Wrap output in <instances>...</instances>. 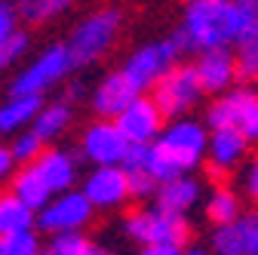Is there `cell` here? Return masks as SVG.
I'll list each match as a JSON object with an SVG mask.
<instances>
[{
    "label": "cell",
    "mask_w": 258,
    "mask_h": 255,
    "mask_svg": "<svg viewBox=\"0 0 258 255\" xmlns=\"http://www.w3.org/2000/svg\"><path fill=\"white\" fill-rule=\"evenodd\" d=\"M243 31L234 0H190L184 10L181 34L187 49H224Z\"/></svg>",
    "instance_id": "1"
},
{
    "label": "cell",
    "mask_w": 258,
    "mask_h": 255,
    "mask_svg": "<svg viewBox=\"0 0 258 255\" xmlns=\"http://www.w3.org/2000/svg\"><path fill=\"white\" fill-rule=\"evenodd\" d=\"M117 31H120V13H114V10H105V13H95V16L83 19L74 28L71 40L64 43V49L71 55V65H89L102 52H108V46L117 37Z\"/></svg>",
    "instance_id": "2"
},
{
    "label": "cell",
    "mask_w": 258,
    "mask_h": 255,
    "mask_svg": "<svg viewBox=\"0 0 258 255\" xmlns=\"http://www.w3.org/2000/svg\"><path fill=\"white\" fill-rule=\"evenodd\" d=\"M209 126L212 130H234L246 142L258 136V99L249 86L231 89L209 108Z\"/></svg>",
    "instance_id": "3"
},
{
    "label": "cell",
    "mask_w": 258,
    "mask_h": 255,
    "mask_svg": "<svg viewBox=\"0 0 258 255\" xmlns=\"http://www.w3.org/2000/svg\"><path fill=\"white\" fill-rule=\"evenodd\" d=\"M200 83L194 74V65H178L169 68L163 77L154 83V105L160 111V117H178L187 108H194L200 102Z\"/></svg>",
    "instance_id": "4"
},
{
    "label": "cell",
    "mask_w": 258,
    "mask_h": 255,
    "mask_svg": "<svg viewBox=\"0 0 258 255\" xmlns=\"http://www.w3.org/2000/svg\"><path fill=\"white\" fill-rule=\"evenodd\" d=\"M154 145L184 172V169H194V166H197L200 157L206 154V133H203V126L194 123V120H178V123H172Z\"/></svg>",
    "instance_id": "5"
},
{
    "label": "cell",
    "mask_w": 258,
    "mask_h": 255,
    "mask_svg": "<svg viewBox=\"0 0 258 255\" xmlns=\"http://www.w3.org/2000/svg\"><path fill=\"white\" fill-rule=\"evenodd\" d=\"M71 68L74 65H71L68 49H64V46H49L28 71H22L13 80V89L10 92H13V99H16V95H40L46 86H52L55 80H61Z\"/></svg>",
    "instance_id": "6"
},
{
    "label": "cell",
    "mask_w": 258,
    "mask_h": 255,
    "mask_svg": "<svg viewBox=\"0 0 258 255\" xmlns=\"http://www.w3.org/2000/svg\"><path fill=\"white\" fill-rule=\"evenodd\" d=\"M175 55H178V46H175L172 40L154 43V46H142L139 52L129 55L126 68H123V74H126V80H129V83H133V86L142 92L145 86L157 83L160 77H163V74L172 68Z\"/></svg>",
    "instance_id": "7"
},
{
    "label": "cell",
    "mask_w": 258,
    "mask_h": 255,
    "mask_svg": "<svg viewBox=\"0 0 258 255\" xmlns=\"http://www.w3.org/2000/svg\"><path fill=\"white\" fill-rule=\"evenodd\" d=\"M160 123H163V117H160L157 105L151 99H142V95H136V99L114 117V126L126 139V145H151L160 133Z\"/></svg>",
    "instance_id": "8"
},
{
    "label": "cell",
    "mask_w": 258,
    "mask_h": 255,
    "mask_svg": "<svg viewBox=\"0 0 258 255\" xmlns=\"http://www.w3.org/2000/svg\"><path fill=\"white\" fill-rule=\"evenodd\" d=\"M92 215V206L83 194H61L55 203H46L37 225L43 231H55V234H64V231H77L80 225H86Z\"/></svg>",
    "instance_id": "9"
},
{
    "label": "cell",
    "mask_w": 258,
    "mask_h": 255,
    "mask_svg": "<svg viewBox=\"0 0 258 255\" xmlns=\"http://www.w3.org/2000/svg\"><path fill=\"white\" fill-rule=\"evenodd\" d=\"M83 154L99 166H120L126 154V139L117 133L114 123H95L83 136Z\"/></svg>",
    "instance_id": "10"
},
{
    "label": "cell",
    "mask_w": 258,
    "mask_h": 255,
    "mask_svg": "<svg viewBox=\"0 0 258 255\" xmlns=\"http://www.w3.org/2000/svg\"><path fill=\"white\" fill-rule=\"evenodd\" d=\"M218 255H255L258 252V221L255 215H240L215 231Z\"/></svg>",
    "instance_id": "11"
},
{
    "label": "cell",
    "mask_w": 258,
    "mask_h": 255,
    "mask_svg": "<svg viewBox=\"0 0 258 255\" xmlns=\"http://www.w3.org/2000/svg\"><path fill=\"white\" fill-rule=\"evenodd\" d=\"M83 197L89 200V206H117L123 203L126 194V172L120 166H99L83 187Z\"/></svg>",
    "instance_id": "12"
},
{
    "label": "cell",
    "mask_w": 258,
    "mask_h": 255,
    "mask_svg": "<svg viewBox=\"0 0 258 255\" xmlns=\"http://www.w3.org/2000/svg\"><path fill=\"white\" fill-rule=\"evenodd\" d=\"M197 83L203 92H221L234 80V55L228 49H206L203 58L194 65Z\"/></svg>",
    "instance_id": "13"
},
{
    "label": "cell",
    "mask_w": 258,
    "mask_h": 255,
    "mask_svg": "<svg viewBox=\"0 0 258 255\" xmlns=\"http://www.w3.org/2000/svg\"><path fill=\"white\" fill-rule=\"evenodd\" d=\"M246 148H249V142H246L240 133H234V130H215L212 139H206V151H209V157H212L209 175H212V178H221V175L246 154Z\"/></svg>",
    "instance_id": "14"
},
{
    "label": "cell",
    "mask_w": 258,
    "mask_h": 255,
    "mask_svg": "<svg viewBox=\"0 0 258 255\" xmlns=\"http://www.w3.org/2000/svg\"><path fill=\"white\" fill-rule=\"evenodd\" d=\"M139 95V89L126 80V74L120 71V74H111V77H105L102 80V86L95 89V111H99L102 117H117L129 102H133Z\"/></svg>",
    "instance_id": "15"
},
{
    "label": "cell",
    "mask_w": 258,
    "mask_h": 255,
    "mask_svg": "<svg viewBox=\"0 0 258 255\" xmlns=\"http://www.w3.org/2000/svg\"><path fill=\"white\" fill-rule=\"evenodd\" d=\"M34 169L43 178V184L49 187V194H55V190H68L74 175H77L74 160L68 154H61V151H43L34 160Z\"/></svg>",
    "instance_id": "16"
},
{
    "label": "cell",
    "mask_w": 258,
    "mask_h": 255,
    "mask_svg": "<svg viewBox=\"0 0 258 255\" xmlns=\"http://www.w3.org/2000/svg\"><path fill=\"white\" fill-rule=\"evenodd\" d=\"M200 197V184L194 178H172L166 184H160V194H157V212H169V215H184Z\"/></svg>",
    "instance_id": "17"
},
{
    "label": "cell",
    "mask_w": 258,
    "mask_h": 255,
    "mask_svg": "<svg viewBox=\"0 0 258 255\" xmlns=\"http://www.w3.org/2000/svg\"><path fill=\"white\" fill-rule=\"evenodd\" d=\"M190 228L181 215H169V212H151L148 221V243L151 246H169L178 249L181 243H187Z\"/></svg>",
    "instance_id": "18"
},
{
    "label": "cell",
    "mask_w": 258,
    "mask_h": 255,
    "mask_svg": "<svg viewBox=\"0 0 258 255\" xmlns=\"http://www.w3.org/2000/svg\"><path fill=\"white\" fill-rule=\"evenodd\" d=\"M13 197H16L22 206H28L31 212H34V209H43L52 194H49V187L43 184V178L37 175V169H34V166H25V169L16 175V181H13Z\"/></svg>",
    "instance_id": "19"
},
{
    "label": "cell",
    "mask_w": 258,
    "mask_h": 255,
    "mask_svg": "<svg viewBox=\"0 0 258 255\" xmlns=\"http://www.w3.org/2000/svg\"><path fill=\"white\" fill-rule=\"evenodd\" d=\"M40 95H16L0 108V133H13L22 130L25 123L34 120V114L40 111Z\"/></svg>",
    "instance_id": "20"
},
{
    "label": "cell",
    "mask_w": 258,
    "mask_h": 255,
    "mask_svg": "<svg viewBox=\"0 0 258 255\" xmlns=\"http://www.w3.org/2000/svg\"><path fill=\"white\" fill-rule=\"evenodd\" d=\"M31 225H34V212L28 206H22L13 194L0 197V237L16 231H31Z\"/></svg>",
    "instance_id": "21"
},
{
    "label": "cell",
    "mask_w": 258,
    "mask_h": 255,
    "mask_svg": "<svg viewBox=\"0 0 258 255\" xmlns=\"http://www.w3.org/2000/svg\"><path fill=\"white\" fill-rule=\"evenodd\" d=\"M68 120H71V111H68V105H46V108H40L37 114H34V136L37 139H52V136H58L64 126H68Z\"/></svg>",
    "instance_id": "22"
},
{
    "label": "cell",
    "mask_w": 258,
    "mask_h": 255,
    "mask_svg": "<svg viewBox=\"0 0 258 255\" xmlns=\"http://www.w3.org/2000/svg\"><path fill=\"white\" fill-rule=\"evenodd\" d=\"M206 215L215 221V225H228V221L240 218V197L228 187H218L215 194L209 197V206H206Z\"/></svg>",
    "instance_id": "23"
},
{
    "label": "cell",
    "mask_w": 258,
    "mask_h": 255,
    "mask_svg": "<svg viewBox=\"0 0 258 255\" xmlns=\"http://www.w3.org/2000/svg\"><path fill=\"white\" fill-rule=\"evenodd\" d=\"M71 7V0H19L16 13H22L25 22H46Z\"/></svg>",
    "instance_id": "24"
},
{
    "label": "cell",
    "mask_w": 258,
    "mask_h": 255,
    "mask_svg": "<svg viewBox=\"0 0 258 255\" xmlns=\"http://www.w3.org/2000/svg\"><path fill=\"white\" fill-rule=\"evenodd\" d=\"M0 255H37L34 231H16L0 237Z\"/></svg>",
    "instance_id": "25"
},
{
    "label": "cell",
    "mask_w": 258,
    "mask_h": 255,
    "mask_svg": "<svg viewBox=\"0 0 258 255\" xmlns=\"http://www.w3.org/2000/svg\"><path fill=\"white\" fill-rule=\"evenodd\" d=\"M10 154H13V160H19V163H31V160H37V157L43 154V139H37L34 133H22Z\"/></svg>",
    "instance_id": "26"
},
{
    "label": "cell",
    "mask_w": 258,
    "mask_h": 255,
    "mask_svg": "<svg viewBox=\"0 0 258 255\" xmlns=\"http://www.w3.org/2000/svg\"><path fill=\"white\" fill-rule=\"evenodd\" d=\"M52 252H55V255H89V252H92V246H89V243H86V237H80L77 231H64V234H58V237H55Z\"/></svg>",
    "instance_id": "27"
},
{
    "label": "cell",
    "mask_w": 258,
    "mask_h": 255,
    "mask_svg": "<svg viewBox=\"0 0 258 255\" xmlns=\"http://www.w3.org/2000/svg\"><path fill=\"white\" fill-rule=\"evenodd\" d=\"M25 49H28V37L25 34H10L4 43H0V71H7L13 61H19L22 55H25Z\"/></svg>",
    "instance_id": "28"
},
{
    "label": "cell",
    "mask_w": 258,
    "mask_h": 255,
    "mask_svg": "<svg viewBox=\"0 0 258 255\" xmlns=\"http://www.w3.org/2000/svg\"><path fill=\"white\" fill-rule=\"evenodd\" d=\"M157 190V181L145 172V169H136V172H126V194L129 197H139V200H145V197H151Z\"/></svg>",
    "instance_id": "29"
},
{
    "label": "cell",
    "mask_w": 258,
    "mask_h": 255,
    "mask_svg": "<svg viewBox=\"0 0 258 255\" xmlns=\"http://www.w3.org/2000/svg\"><path fill=\"white\" fill-rule=\"evenodd\" d=\"M148 221H151V212H133L126 218V234L139 243H148Z\"/></svg>",
    "instance_id": "30"
},
{
    "label": "cell",
    "mask_w": 258,
    "mask_h": 255,
    "mask_svg": "<svg viewBox=\"0 0 258 255\" xmlns=\"http://www.w3.org/2000/svg\"><path fill=\"white\" fill-rule=\"evenodd\" d=\"M16 22H19V13L13 4H4L0 0V43H4L10 34H16Z\"/></svg>",
    "instance_id": "31"
},
{
    "label": "cell",
    "mask_w": 258,
    "mask_h": 255,
    "mask_svg": "<svg viewBox=\"0 0 258 255\" xmlns=\"http://www.w3.org/2000/svg\"><path fill=\"white\" fill-rule=\"evenodd\" d=\"M246 194H249V197L258 194V166H255V163L246 166Z\"/></svg>",
    "instance_id": "32"
},
{
    "label": "cell",
    "mask_w": 258,
    "mask_h": 255,
    "mask_svg": "<svg viewBox=\"0 0 258 255\" xmlns=\"http://www.w3.org/2000/svg\"><path fill=\"white\" fill-rule=\"evenodd\" d=\"M13 163H16V160H13V154L0 148V178H4V175H7V172L13 169Z\"/></svg>",
    "instance_id": "33"
},
{
    "label": "cell",
    "mask_w": 258,
    "mask_h": 255,
    "mask_svg": "<svg viewBox=\"0 0 258 255\" xmlns=\"http://www.w3.org/2000/svg\"><path fill=\"white\" fill-rule=\"evenodd\" d=\"M142 255H178V249H169V246H148V249H142Z\"/></svg>",
    "instance_id": "34"
},
{
    "label": "cell",
    "mask_w": 258,
    "mask_h": 255,
    "mask_svg": "<svg viewBox=\"0 0 258 255\" xmlns=\"http://www.w3.org/2000/svg\"><path fill=\"white\" fill-rule=\"evenodd\" d=\"M89 255H114V252H105V249H92Z\"/></svg>",
    "instance_id": "35"
},
{
    "label": "cell",
    "mask_w": 258,
    "mask_h": 255,
    "mask_svg": "<svg viewBox=\"0 0 258 255\" xmlns=\"http://www.w3.org/2000/svg\"><path fill=\"white\" fill-rule=\"evenodd\" d=\"M184 255H206V252H200V249H190V252H184Z\"/></svg>",
    "instance_id": "36"
},
{
    "label": "cell",
    "mask_w": 258,
    "mask_h": 255,
    "mask_svg": "<svg viewBox=\"0 0 258 255\" xmlns=\"http://www.w3.org/2000/svg\"><path fill=\"white\" fill-rule=\"evenodd\" d=\"M37 255H55V252H37Z\"/></svg>",
    "instance_id": "37"
}]
</instances>
